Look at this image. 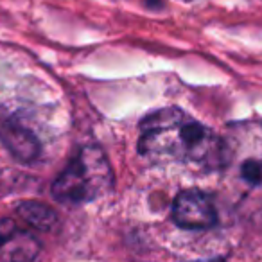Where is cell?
Wrapping results in <instances>:
<instances>
[{
    "label": "cell",
    "mask_w": 262,
    "mask_h": 262,
    "mask_svg": "<svg viewBox=\"0 0 262 262\" xmlns=\"http://www.w3.org/2000/svg\"><path fill=\"white\" fill-rule=\"evenodd\" d=\"M139 151L157 162L221 169L223 140L180 108H162L140 122Z\"/></svg>",
    "instance_id": "1"
},
{
    "label": "cell",
    "mask_w": 262,
    "mask_h": 262,
    "mask_svg": "<svg viewBox=\"0 0 262 262\" xmlns=\"http://www.w3.org/2000/svg\"><path fill=\"white\" fill-rule=\"evenodd\" d=\"M113 187V172L104 151L86 146L74 157L52 183V196L65 205H83L97 200Z\"/></svg>",
    "instance_id": "2"
},
{
    "label": "cell",
    "mask_w": 262,
    "mask_h": 262,
    "mask_svg": "<svg viewBox=\"0 0 262 262\" xmlns=\"http://www.w3.org/2000/svg\"><path fill=\"white\" fill-rule=\"evenodd\" d=\"M221 140V171L233 174L246 189H262V122L230 124Z\"/></svg>",
    "instance_id": "3"
},
{
    "label": "cell",
    "mask_w": 262,
    "mask_h": 262,
    "mask_svg": "<svg viewBox=\"0 0 262 262\" xmlns=\"http://www.w3.org/2000/svg\"><path fill=\"white\" fill-rule=\"evenodd\" d=\"M172 221L185 230L212 228L217 223L214 201L203 190H183L172 203Z\"/></svg>",
    "instance_id": "4"
},
{
    "label": "cell",
    "mask_w": 262,
    "mask_h": 262,
    "mask_svg": "<svg viewBox=\"0 0 262 262\" xmlns=\"http://www.w3.org/2000/svg\"><path fill=\"white\" fill-rule=\"evenodd\" d=\"M0 144L20 164H31L40 157V140L11 112L0 106Z\"/></svg>",
    "instance_id": "5"
},
{
    "label": "cell",
    "mask_w": 262,
    "mask_h": 262,
    "mask_svg": "<svg viewBox=\"0 0 262 262\" xmlns=\"http://www.w3.org/2000/svg\"><path fill=\"white\" fill-rule=\"evenodd\" d=\"M41 243L13 219H0V262H34Z\"/></svg>",
    "instance_id": "6"
},
{
    "label": "cell",
    "mask_w": 262,
    "mask_h": 262,
    "mask_svg": "<svg viewBox=\"0 0 262 262\" xmlns=\"http://www.w3.org/2000/svg\"><path fill=\"white\" fill-rule=\"evenodd\" d=\"M18 215L36 230H43L49 232L58 225V214L54 208H51L49 205L40 203V201H22L16 207Z\"/></svg>",
    "instance_id": "7"
},
{
    "label": "cell",
    "mask_w": 262,
    "mask_h": 262,
    "mask_svg": "<svg viewBox=\"0 0 262 262\" xmlns=\"http://www.w3.org/2000/svg\"><path fill=\"white\" fill-rule=\"evenodd\" d=\"M146 6L151 9H160L162 8V2L160 0H146Z\"/></svg>",
    "instance_id": "8"
},
{
    "label": "cell",
    "mask_w": 262,
    "mask_h": 262,
    "mask_svg": "<svg viewBox=\"0 0 262 262\" xmlns=\"http://www.w3.org/2000/svg\"><path fill=\"white\" fill-rule=\"evenodd\" d=\"M201 262H226L225 258H208V260H201Z\"/></svg>",
    "instance_id": "9"
}]
</instances>
